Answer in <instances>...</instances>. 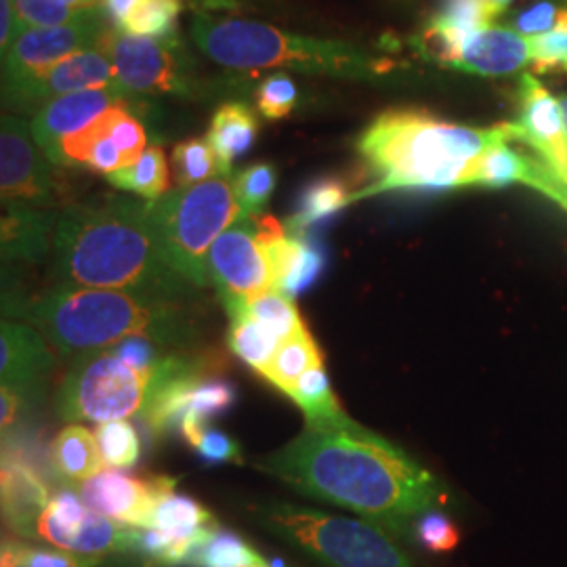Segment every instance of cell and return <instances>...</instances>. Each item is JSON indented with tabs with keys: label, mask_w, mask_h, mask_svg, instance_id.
<instances>
[{
	"label": "cell",
	"mask_w": 567,
	"mask_h": 567,
	"mask_svg": "<svg viewBox=\"0 0 567 567\" xmlns=\"http://www.w3.org/2000/svg\"><path fill=\"white\" fill-rule=\"evenodd\" d=\"M257 116L244 103H224L215 112L206 140L215 150L225 177H229L234 161L252 147L257 140Z\"/></svg>",
	"instance_id": "44dd1931"
},
{
	"label": "cell",
	"mask_w": 567,
	"mask_h": 567,
	"mask_svg": "<svg viewBox=\"0 0 567 567\" xmlns=\"http://www.w3.org/2000/svg\"><path fill=\"white\" fill-rule=\"evenodd\" d=\"M102 557H84L70 550H41L21 540L2 543V567H102Z\"/></svg>",
	"instance_id": "836d02e7"
},
{
	"label": "cell",
	"mask_w": 567,
	"mask_h": 567,
	"mask_svg": "<svg viewBox=\"0 0 567 567\" xmlns=\"http://www.w3.org/2000/svg\"><path fill=\"white\" fill-rule=\"evenodd\" d=\"M507 131L513 142L529 147L564 182L567 150L561 105L529 74L522 76L519 116L507 122Z\"/></svg>",
	"instance_id": "9a60e30c"
},
{
	"label": "cell",
	"mask_w": 567,
	"mask_h": 567,
	"mask_svg": "<svg viewBox=\"0 0 567 567\" xmlns=\"http://www.w3.org/2000/svg\"><path fill=\"white\" fill-rule=\"evenodd\" d=\"M236 404V389L221 379L204 377L196 385L189 389L183 416L179 421V433L189 446H196V442L203 437L208 429V421H213L217 414L229 410Z\"/></svg>",
	"instance_id": "cb8c5ba5"
},
{
	"label": "cell",
	"mask_w": 567,
	"mask_h": 567,
	"mask_svg": "<svg viewBox=\"0 0 567 567\" xmlns=\"http://www.w3.org/2000/svg\"><path fill=\"white\" fill-rule=\"evenodd\" d=\"M192 34L210 60L234 70L292 68L344 79H368L383 70L381 61L353 44L288 34L264 21L217 18L203 11L192 23Z\"/></svg>",
	"instance_id": "5b68a950"
},
{
	"label": "cell",
	"mask_w": 567,
	"mask_h": 567,
	"mask_svg": "<svg viewBox=\"0 0 567 567\" xmlns=\"http://www.w3.org/2000/svg\"><path fill=\"white\" fill-rule=\"evenodd\" d=\"M51 461L68 486H81L105 465L95 433L82 425H68L61 431L53 440Z\"/></svg>",
	"instance_id": "7402d4cb"
},
{
	"label": "cell",
	"mask_w": 567,
	"mask_h": 567,
	"mask_svg": "<svg viewBox=\"0 0 567 567\" xmlns=\"http://www.w3.org/2000/svg\"><path fill=\"white\" fill-rule=\"evenodd\" d=\"M532 63V39L524 34L487 25L466 37L450 68L482 76H507Z\"/></svg>",
	"instance_id": "e0dca14e"
},
{
	"label": "cell",
	"mask_w": 567,
	"mask_h": 567,
	"mask_svg": "<svg viewBox=\"0 0 567 567\" xmlns=\"http://www.w3.org/2000/svg\"><path fill=\"white\" fill-rule=\"evenodd\" d=\"M173 353L152 372L126 364L112 349L82 353L61 383L58 395L61 419L68 423L86 421L97 425L143 419Z\"/></svg>",
	"instance_id": "ba28073f"
},
{
	"label": "cell",
	"mask_w": 567,
	"mask_h": 567,
	"mask_svg": "<svg viewBox=\"0 0 567 567\" xmlns=\"http://www.w3.org/2000/svg\"><path fill=\"white\" fill-rule=\"evenodd\" d=\"M255 519L324 567H423L383 527L288 503L250 508Z\"/></svg>",
	"instance_id": "8992f818"
},
{
	"label": "cell",
	"mask_w": 567,
	"mask_h": 567,
	"mask_svg": "<svg viewBox=\"0 0 567 567\" xmlns=\"http://www.w3.org/2000/svg\"><path fill=\"white\" fill-rule=\"evenodd\" d=\"M224 307L227 316L244 313L255 318L257 322L267 326L282 343L307 330L299 309L295 307L292 299H288L280 290H267L257 297H250L244 301H231Z\"/></svg>",
	"instance_id": "d4e9b609"
},
{
	"label": "cell",
	"mask_w": 567,
	"mask_h": 567,
	"mask_svg": "<svg viewBox=\"0 0 567 567\" xmlns=\"http://www.w3.org/2000/svg\"><path fill=\"white\" fill-rule=\"evenodd\" d=\"M229 337L227 343L229 349L250 365L255 372L264 377L269 364L274 362L278 349L282 347V341L267 328V326L257 322L250 316H229Z\"/></svg>",
	"instance_id": "83f0119b"
},
{
	"label": "cell",
	"mask_w": 567,
	"mask_h": 567,
	"mask_svg": "<svg viewBox=\"0 0 567 567\" xmlns=\"http://www.w3.org/2000/svg\"><path fill=\"white\" fill-rule=\"evenodd\" d=\"M182 9L183 0H142L118 30L135 37L173 39Z\"/></svg>",
	"instance_id": "1f68e13d"
},
{
	"label": "cell",
	"mask_w": 567,
	"mask_h": 567,
	"mask_svg": "<svg viewBox=\"0 0 567 567\" xmlns=\"http://www.w3.org/2000/svg\"><path fill=\"white\" fill-rule=\"evenodd\" d=\"M53 365L47 339L32 326L2 322L0 330V379L2 386L25 391Z\"/></svg>",
	"instance_id": "d6986e66"
},
{
	"label": "cell",
	"mask_w": 567,
	"mask_h": 567,
	"mask_svg": "<svg viewBox=\"0 0 567 567\" xmlns=\"http://www.w3.org/2000/svg\"><path fill=\"white\" fill-rule=\"evenodd\" d=\"M231 182L244 215L257 217L264 215L265 206L269 204V198L276 189V168L267 163L250 164Z\"/></svg>",
	"instance_id": "8d00e7d4"
},
{
	"label": "cell",
	"mask_w": 567,
	"mask_h": 567,
	"mask_svg": "<svg viewBox=\"0 0 567 567\" xmlns=\"http://www.w3.org/2000/svg\"><path fill=\"white\" fill-rule=\"evenodd\" d=\"M142 0H103V11L107 13V18L114 21V25L118 28L122 21L126 20L133 9L140 4Z\"/></svg>",
	"instance_id": "7dc6e473"
},
{
	"label": "cell",
	"mask_w": 567,
	"mask_h": 567,
	"mask_svg": "<svg viewBox=\"0 0 567 567\" xmlns=\"http://www.w3.org/2000/svg\"><path fill=\"white\" fill-rule=\"evenodd\" d=\"M107 182L118 189L142 196L147 203L163 198L164 194H168L171 185V173L163 147L150 145L137 163L107 175Z\"/></svg>",
	"instance_id": "4316f807"
},
{
	"label": "cell",
	"mask_w": 567,
	"mask_h": 567,
	"mask_svg": "<svg viewBox=\"0 0 567 567\" xmlns=\"http://www.w3.org/2000/svg\"><path fill=\"white\" fill-rule=\"evenodd\" d=\"M110 140L114 142V145L118 147V152L122 154V161H124V168L126 166H133L143 156V152L147 150V133H145V126L142 121L133 114H128L126 118H122Z\"/></svg>",
	"instance_id": "7bdbcfd3"
},
{
	"label": "cell",
	"mask_w": 567,
	"mask_h": 567,
	"mask_svg": "<svg viewBox=\"0 0 567 567\" xmlns=\"http://www.w3.org/2000/svg\"><path fill=\"white\" fill-rule=\"evenodd\" d=\"M23 318L65 355L103 351L131 337L183 349L194 343L200 316L194 301L133 290L55 286L23 307Z\"/></svg>",
	"instance_id": "3957f363"
},
{
	"label": "cell",
	"mask_w": 567,
	"mask_h": 567,
	"mask_svg": "<svg viewBox=\"0 0 567 567\" xmlns=\"http://www.w3.org/2000/svg\"><path fill=\"white\" fill-rule=\"evenodd\" d=\"M412 540L429 553L444 555L461 543V529L447 517L442 508L429 511L412 527Z\"/></svg>",
	"instance_id": "74e56055"
},
{
	"label": "cell",
	"mask_w": 567,
	"mask_h": 567,
	"mask_svg": "<svg viewBox=\"0 0 567 567\" xmlns=\"http://www.w3.org/2000/svg\"><path fill=\"white\" fill-rule=\"evenodd\" d=\"M133 93L118 84L103 86V89H89L58 97L53 102L42 105L30 122L34 142L39 143L42 152H49L55 143L79 133L86 124L100 118L107 110L133 102Z\"/></svg>",
	"instance_id": "2e32d148"
},
{
	"label": "cell",
	"mask_w": 567,
	"mask_h": 567,
	"mask_svg": "<svg viewBox=\"0 0 567 567\" xmlns=\"http://www.w3.org/2000/svg\"><path fill=\"white\" fill-rule=\"evenodd\" d=\"M51 164L34 142L28 122L18 116H2L0 192L4 208L51 210L60 198Z\"/></svg>",
	"instance_id": "30bf717a"
},
{
	"label": "cell",
	"mask_w": 567,
	"mask_h": 567,
	"mask_svg": "<svg viewBox=\"0 0 567 567\" xmlns=\"http://www.w3.org/2000/svg\"><path fill=\"white\" fill-rule=\"evenodd\" d=\"M68 7H74V9H81V11H91V9H102L103 0H60Z\"/></svg>",
	"instance_id": "c3c4849f"
},
{
	"label": "cell",
	"mask_w": 567,
	"mask_h": 567,
	"mask_svg": "<svg viewBox=\"0 0 567 567\" xmlns=\"http://www.w3.org/2000/svg\"><path fill=\"white\" fill-rule=\"evenodd\" d=\"M177 480L166 475L133 477L118 468H103L79 487L82 503L103 517L128 527H150L154 508L175 492Z\"/></svg>",
	"instance_id": "5bb4252c"
},
{
	"label": "cell",
	"mask_w": 567,
	"mask_h": 567,
	"mask_svg": "<svg viewBox=\"0 0 567 567\" xmlns=\"http://www.w3.org/2000/svg\"><path fill=\"white\" fill-rule=\"evenodd\" d=\"M355 200L349 185L341 177H322L309 183L299 196L295 215L286 221V231L292 236H307L316 224H322Z\"/></svg>",
	"instance_id": "603a6c76"
},
{
	"label": "cell",
	"mask_w": 567,
	"mask_h": 567,
	"mask_svg": "<svg viewBox=\"0 0 567 567\" xmlns=\"http://www.w3.org/2000/svg\"><path fill=\"white\" fill-rule=\"evenodd\" d=\"M288 395L303 410L305 423H326L344 414L326 377L324 365L307 370Z\"/></svg>",
	"instance_id": "f546056e"
},
{
	"label": "cell",
	"mask_w": 567,
	"mask_h": 567,
	"mask_svg": "<svg viewBox=\"0 0 567 567\" xmlns=\"http://www.w3.org/2000/svg\"><path fill=\"white\" fill-rule=\"evenodd\" d=\"M297 103V86L290 76L276 74L261 82L257 91V107L267 121L286 118Z\"/></svg>",
	"instance_id": "ab89813d"
},
{
	"label": "cell",
	"mask_w": 567,
	"mask_h": 567,
	"mask_svg": "<svg viewBox=\"0 0 567 567\" xmlns=\"http://www.w3.org/2000/svg\"><path fill=\"white\" fill-rule=\"evenodd\" d=\"M194 566L198 567H261L267 566L264 557L248 547L234 532H217L203 550L198 553Z\"/></svg>",
	"instance_id": "e575fe53"
},
{
	"label": "cell",
	"mask_w": 567,
	"mask_h": 567,
	"mask_svg": "<svg viewBox=\"0 0 567 567\" xmlns=\"http://www.w3.org/2000/svg\"><path fill=\"white\" fill-rule=\"evenodd\" d=\"M150 527L164 529V532H175V534H192L206 527H219L215 515L203 507L198 501L182 496V494H171L158 503L154 508Z\"/></svg>",
	"instance_id": "4dcf8cb0"
},
{
	"label": "cell",
	"mask_w": 567,
	"mask_h": 567,
	"mask_svg": "<svg viewBox=\"0 0 567 567\" xmlns=\"http://www.w3.org/2000/svg\"><path fill=\"white\" fill-rule=\"evenodd\" d=\"M20 20L25 28H55V25H68L74 21H81L91 16L97 9L81 11L74 7H68L60 0H13Z\"/></svg>",
	"instance_id": "f35d334b"
},
{
	"label": "cell",
	"mask_w": 567,
	"mask_h": 567,
	"mask_svg": "<svg viewBox=\"0 0 567 567\" xmlns=\"http://www.w3.org/2000/svg\"><path fill=\"white\" fill-rule=\"evenodd\" d=\"M95 440L102 450L103 463L114 468H131L137 465L142 447L135 426L126 421L102 423L95 429Z\"/></svg>",
	"instance_id": "d590c367"
},
{
	"label": "cell",
	"mask_w": 567,
	"mask_h": 567,
	"mask_svg": "<svg viewBox=\"0 0 567 567\" xmlns=\"http://www.w3.org/2000/svg\"><path fill=\"white\" fill-rule=\"evenodd\" d=\"M51 496L41 475L13 452H2V515L21 538H39L37 526Z\"/></svg>",
	"instance_id": "ac0fdd59"
},
{
	"label": "cell",
	"mask_w": 567,
	"mask_h": 567,
	"mask_svg": "<svg viewBox=\"0 0 567 567\" xmlns=\"http://www.w3.org/2000/svg\"><path fill=\"white\" fill-rule=\"evenodd\" d=\"M112 61L116 79L131 93H187L189 65L187 58L173 39H150L105 28L97 42Z\"/></svg>",
	"instance_id": "9c48e42d"
},
{
	"label": "cell",
	"mask_w": 567,
	"mask_h": 567,
	"mask_svg": "<svg viewBox=\"0 0 567 567\" xmlns=\"http://www.w3.org/2000/svg\"><path fill=\"white\" fill-rule=\"evenodd\" d=\"M503 142H513L507 124L475 128L419 112H386L358 140V152L377 182L355 194V200L391 189L471 187L484 154Z\"/></svg>",
	"instance_id": "277c9868"
},
{
	"label": "cell",
	"mask_w": 567,
	"mask_h": 567,
	"mask_svg": "<svg viewBox=\"0 0 567 567\" xmlns=\"http://www.w3.org/2000/svg\"><path fill=\"white\" fill-rule=\"evenodd\" d=\"M133 114V102L122 103L107 110L100 118L86 124L79 133H72L55 143L47 154V158L58 166H86L97 143L112 135L114 126Z\"/></svg>",
	"instance_id": "484cf974"
},
{
	"label": "cell",
	"mask_w": 567,
	"mask_h": 567,
	"mask_svg": "<svg viewBox=\"0 0 567 567\" xmlns=\"http://www.w3.org/2000/svg\"><path fill=\"white\" fill-rule=\"evenodd\" d=\"M257 466L299 494L360 515L400 538L429 511L444 508L447 487L402 447L347 414L305 429Z\"/></svg>",
	"instance_id": "6da1fadb"
},
{
	"label": "cell",
	"mask_w": 567,
	"mask_h": 567,
	"mask_svg": "<svg viewBox=\"0 0 567 567\" xmlns=\"http://www.w3.org/2000/svg\"><path fill=\"white\" fill-rule=\"evenodd\" d=\"M28 28L20 20V13L13 0H0V47L2 55L11 49V44L20 39Z\"/></svg>",
	"instance_id": "f6af8a7d"
},
{
	"label": "cell",
	"mask_w": 567,
	"mask_h": 567,
	"mask_svg": "<svg viewBox=\"0 0 567 567\" xmlns=\"http://www.w3.org/2000/svg\"><path fill=\"white\" fill-rule=\"evenodd\" d=\"M316 365H324L322 351L318 349L309 330H303L301 334L282 343L264 377L271 385L278 386L282 393L288 395L290 389L297 385V381L303 377L305 372Z\"/></svg>",
	"instance_id": "f1b7e54d"
},
{
	"label": "cell",
	"mask_w": 567,
	"mask_h": 567,
	"mask_svg": "<svg viewBox=\"0 0 567 567\" xmlns=\"http://www.w3.org/2000/svg\"><path fill=\"white\" fill-rule=\"evenodd\" d=\"M206 269L208 280L217 288L224 305L276 290V278L267 250L248 215L225 229L217 243L213 244Z\"/></svg>",
	"instance_id": "8fae6325"
},
{
	"label": "cell",
	"mask_w": 567,
	"mask_h": 567,
	"mask_svg": "<svg viewBox=\"0 0 567 567\" xmlns=\"http://www.w3.org/2000/svg\"><path fill=\"white\" fill-rule=\"evenodd\" d=\"M60 286L133 290L194 301L196 288L166 261L142 200L110 196L72 204L53 234Z\"/></svg>",
	"instance_id": "7a4b0ae2"
},
{
	"label": "cell",
	"mask_w": 567,
	"mask_h": 567,
	"mask_svg": "<svg viewBox=\"0 0 567 567\" xmlns=\"http://www.w3.org/2000/svg\"><path fill=\"white\" fill-rule=\"evenodd\" d=\"M513 25L527 39H536L548 32H567V9H559L545 0L526 9Z\"/></svg>",
	"instance_id": "60d3db41"
},
{
	"label": "cell",
	"mask_w": 567,
	"mask_h": 567,
	"mask_svg": "<svg viewBox=\"0 0 567 567\" xmlns=\"http://www.w3.org/2000/svg\"><path fill=\"white\" fill-rule=\"evenodd\" d=\"M0 405H2V421L0 423H2V431H7L18 419V412H20L21 408V391L2 386Z\"/></svg>",
	"instance_id": "bcb514c9"
},
{
	"label": "cell",
	"mask_w": 567,
	"mask_h": 567,
	"mask_svg": "<svg viewBox=\"0 0 567 567\" xmlns=\"http://www.w3.org/2000/svg\"><path fill=\"white\" fill-rule=\"evenodd\" d=\"M60 215L39 208H4L2 257L4 261H39L44 257Z\"/></svg>",
	"instance_id": "ffe728a7"
},
{
	"label": "cell",
	"mask_w": 567,
	"mask_h": 567,
	"mask_svg": "<svg viewBox=\"0 0 567 567\" xmlns=\"http://www.w3.org/2000/svg\"><path fill=\"white\" fill-rule=\"evenodd\" d=\"M112 84H118L112 61L107 60L102 49L91 47L53 63L37 76L2 84V97L11 107L37 114L42 105L63 95Z\"/></svg>",
	"instance_id": "7c38bea8"
},
{
	"label": "cell",
	"mask_w": 567,
	"mask_h": 567,
	"mask_svg": "<svg viewBox=\"0 0 567 567\" xmlns=\"http://www.w3.org/2000/svg\"><path fill=\"white\" fill-rule=\"evenodd\" d=\"M105 28L107 23L103 20L102 9L68 25L28 28L2 55V84L37 76L58 61L97 47Z\"/></svg>",
	"instance_id": "4fadbf2b"
},
{
	"label": "cell",
	"mask_w": 567,
	"mask_h": 567,
	"mask_svg": "<svg viewBox=\"0 0 567 567\" xmlns=\"http://www.w3.org/2000/svg\"><path fill=\"white\" fill-rule=\"evenodd\" d=\"M511 2H513V0H487V4H489V11H492L494 20H496L501 13H505V9H507Z\"/></svg>",
	"instance_id": "681fc988"
},
{
	"label": "cell",
	"mask_w": 567,
	"mask_h": 567,
	"mask_svg": "<svg viewBox=\"0 0 567 567\" xmlns=\"http://www.w3.org/2000/svg\"><path fill=\"white\" fill-rule=\"evenodd\" d=\"M194 450L208 465H225V463H243L240 446L219 429L208 426L203 437L196 442Z\"/></svg>",
	"instance_id": "ee69618b"
},
{
	"label": "cell",
	"mask_w": 567,
	"mask_h": 567,
	"mask_svg": "<svg viewBox=\"0 0 567 567\" xmlns=\"http://www.w3.org/2000/svg\"><path fill=\"white\" fill-rule=\"evenodd\" d=\"M150 221L166 261L196 288H206L208 250L217 238L244 217L229 177L177 187L147 203Z\"/></svg>",
	"instance_id": "52a82bcc"
},
{
	"label": "cell",
	"mask_w": 567,
	"mask_h": 567,
	"mask_svg": "<svg viewBox=\"0 0 567 567\" xmlns=\"http://www.w3.org/2000/svg\"><path fill=\"white\" fill-rule=\"evenodd\" d=\"M532 68L536 72H567V32L532 39Z\"/></svg>",
	"instance_id": "b9f144b4"
},
{
	"label": "cell",
	"mask_w": 567,
	"mask_h": 567,
	"mask_svg": "<svg viewBox=\"0 0 567 567\" xmlns=\"http://www.w3.org/2000/svg\"><path fill=\"white\" fill-rule=\"evenodd\" d=\"M173 168L179 187L225 177L215 150L208 140H187L173 150Z\"/></svg>",
	"instance_id": "d6a6232c"
}]
</instances>
